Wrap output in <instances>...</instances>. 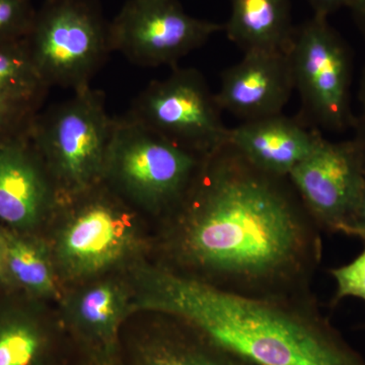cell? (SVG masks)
Listing matches in <instances>:
<instances>
[{
  "label": "cell",
  "mask_w": 365,
  "mask_h": 365,
  "mask_svg": "<svg viewBox=\"0 0 365 365\" xmlns=\"http://www.w3.org/2000/svg\"><path fill=\"white\" fill-rule=\"evenodd\" d=\"M158 222L155 262L173 272L245 297L314 295L322 230L287 177L262 172L228 143L203 158Z\"/></svg>",
  "instance_id": "obj_1"
},
{
  "label": "cell",
  "mask_w": 365,
  "mask_h": 365,
  "mask_svg": "<svg viewBox=\"0 0 365 365\" xmlns=\"http://www.w3.org/2000/svg\"><path fill=\"white\" fill-rule=\"evenodd\" d=\"M132 314L181 319L257 365H365L316 295L270 299L230 294L143 259L126 271Z\"/></svg>",
  "instance_id": "obj_2"
},
{
  "label": "cell",
  "mask_w": 365,
  "mask_h": 365,
  "mask_svg": "<svg viewBox=\"0 0 365 365\" xmlns=\"http://www.w3.org/2000/svg\"><path fill=\"white\" fill-rule=\"evenodd\" d=\"M48 225L54 227L46 237L64 289L125 272L153 253L143 215L103 182L60 200Z\"/></svg>",
  "instance_id": "obj_3"
},
{
  "label": "cell",
  "mask_w": 365,
  "mask_h": 365,
  "mask_svg": "<svg viewBox=\"0 0 365 365\" xmlns=\"http://www.w3.org/2000/svg\"><path fill=\"white\" fill-rule=\"evenodd\" d=\"M203 158L126 114L115 118L102 182L141 215L158 222L182 200Z\"/></svg>",
  "instance_id": "obj_4"
},
{
  "label": "cell",
  "mask_w": 365,
  "mask_h": 365,
  "mask_svg": "<svg viewBox=\"0 0 365 365\" xmlns=\"http://www.w3.org/2000/svg\"><path fill=\"white\" fill-rule=\"evenodd\" d=\"M114 120L104 95L90 86L31 122L34 145L59 201L102 182Z\"/></svg>",
  "instance_id": "obj_5"
},
{
  "label": "cell",
  "mask_w": 365,
  "mask_h": 365,
  "mask_svg": "<svg viewBox=\"0 0 365 365\" xmlns=\"http://www.w3.org/2000/svg\"><path fill=\"white\" fill-rule=\"evenodd\" d=\"M24 41L45 85L72 91L90 86L112 52L95 0H45Z\"/></svg>",
  "instance_id": "obj_6"
},
{
  "label": "cell",
  "mask_w": 365,
  "mask_h": 365,
  "mask_svg": "<svg viewBox=\"0 0 365 365\" xmlns=\"http://www.w3.org/2000/svg\"><path fill=\"white\" fill-rule=\"evenodd\" d=\"M222 109L202 74L175 68L134 100L129 117L185 150L205 157L228 141Z\"/></svg>",
  "instance_id": "obj_7"
},
{
  "label": "cell",
  "mask_w": 365,
  "mask_h": 365,
  "mask_svg": "<svg viewBox=\"0 0 365 365\" xmlns=\"http://www.w3.org/2000/svg\"><path fill=\"white\" fill-rule=\"evenodd\" d=\"M294 88L314 123L342 132L354 126L350 109L351 57L327 18L314 16L294 31L289 50Z\"/></svg>",
  "instance_id": "obj_8"
},
{
  "label": "cell",
  "mask_w": 365,
  "mask_h": 365,
  "mask_svg": "<svg viewBox=\"0 0 365 365\" xmlns=\"http://www.w3.org/2000/svg\"><path fill=\"white\" fill-rule=\"evenodd\" d=\"M223 30L194 18L178 0H127L109 23L110 46L136 66H175Z\"/></svg>",
  "instance_id": "obj_9"
},
{
  "label": "cell",
  "mask_w": 365,
  "mask_h": 365,
  "mask_svg": "<svg viewBox=\"0 0 365 365\" xmlns=\"http://www.w3.org/2000/svg\"><path fill=\"white\" fill-rule=\"evenodd\" d=\"M57 317L79 362L122 365V335L132 314L126 273H114L72 285L57 302Z\"/></svg>",
  "instance_id": "obj_10"
},
{
  "label": "cell",
  "mask_w": 365,
  "mask_h": 365,
  "mask_svg": "<svg viewBox=\"0 0 365 365\" xmlns=\"http://www.w3.org/2000/svg\"><path fill=\"white\" fill-rule=\"evenodd\" d=\"M288 179L319 230L343 234L365 185L359 146L353 139L333 143L322 137Z\"/></svg>",
  "instance_id": "obj_11"
},
{
  "label": "cell",
  "mask_w": 365,
  "mask_h": 365,
  "mask_svg": "<svg viewBox=\"0 0 365 365\" xmlns=\"http://www.w3.org/2000/svg\"><path fill=\"white\" fill-rule=\"evenodd\" d=\"M59 198L30 133L0 137V225L40 234L51 220Z\"/></svg>",
  "instance_id": "obj_12"
},
{
  "label": "cell",
  "mask_w": 365,
  "mask_h": 365,
  "mask_svg": "<svg viewBox=\"0 0 365 365\" xmlns=\"http://www.w3.org/2000/svg\"><path fill=\"white\" fill-rule=\"evenodd\" d=\"M46 302L19 292L0 297V365H76V350Z\"/></svg>",
  "instance_id": "obj_13"
},
{
  "label": "cell",
  "mask_w": 365,
  "mask_h": 365,
  "mask_svg": "<svg viewBox=\"0 0 365 365\" xmlns=\"http://www.w3.org/2000/svg\"><path fill=\"white\" fill-rule=\"evenodd\" d=\"M146 318L122 335L124 365H257L213 342L181 319L163 314Z\"/></svg>",
  "instance_id": "obj_14"
},
{
  "label": "cell",
  "mask_w": 365,
  "mask_h": 365,
  "mask_svg": "<svg viewBox=\"0 0 365 365\" xmlns=\"http://www.w3.org/2000/svg\"><path fill=\"white\" fill-rule=\"evenodd\" d=\"M294 88L289 53H245L223 71L215 100L222 111L253 121L282 114Z\"/></svg>",
  "instance_id": "obj_15"
},
{
  "label": "cell",
  "mask_w": 365,
  "mask_h": 365,
  "mask_svg": "<svg viewBox=\"0 0 365 365\" xmlns=\"http://www.w3.org/2000/svg\"><path fill=\"white\" fill-rule=\"evenodd\" d=\"M322 136L283 114L242 122L230 129L227 143L257 169L287 177L318 145Z\"/></svg>",
  "instance_id": "obj_16"
},
{
  "label": "cell",
  "mask_w": 365,
  "mask_h": 365,
  "mask_svg": "<svg viewBox=\"0 0 365 365\" xmlns=\"http://www.w3.org/2000/svg\"><path fill=\"white\" fill-rule=\"evenodd\" d=\"M223 31L245 53H289L295 31L290 0H230Z\"/></svg>",
  "instance_id": "obj_17"
},
{
  "label": "cell",
  "mask_w": 365,
  "mask_h": 365,
  "mask_svg": "<svg viewBox=\"0 0 365 365\" xmlns=\"http://www.w3.org/2000/svg\"><path fill=\"white\" fill-rule=\"evenodd\" d=\"M4 237V263L14 292L43 302H58L64 287L47 237L6 227Z\"/></svg>",
  "instance_id": "obj_18"
},
{
  "label": "cell",
  "mask_w": 365,
  "mask_h": 365,
  "mask_svg": "<svg viewBox=\"0 0 365 365\" xmlns=\"http://www.w3.org/2000/svg\"><path fill=\"white\" fill-rule=\"evenodd\" d=\"M47 88L25 41H0V96L39 102Z\"/></svg>",
  "instance_id": "obj_19"
},
{
  "label": "cell",
  "mask_w": 365,
  "mask_h": 365,
  "mask_svg": "<svg viewBox=\"0 0 365 365\" xmlns=\"http://www.w3.org/2000/svg\"><path fill=\"white\" fill-rule=\"evenodd\" d=\"M329 273L336 283L331 307H335L347 297L365 302V244L361 253L354 260L340 267L330 269Z\"/></svg>",
  "instance_id": "obj_20"
},
{
  "label": "cell",
  "mask_w": 365,
  "mask_h": 365,
  "mask_svg": "<svg viewBox=\"0 0 365 365\" xmlns=\"http://www.w3.org/2000/svg\"><path fill=\"white\" fill-rule=\"evenodd\" d=\"M35 14L32 0H0V41L24 39Z\"/></svg>",
  "instance_id": "obj_21"
},
{
  "label": "cell",
  "mask_w": 365,
  "mask_h": 365,
  "mask_svg": "<svg viewBox=\"0 0 365 365\" xmlns=\"http://www.w3.org/2000/svg\"><path fill=\"white\" fill-rule=\"evenodd\" d=\"M35 101L0 96V137L16 129L26 115L32 112Z\"/></svg>",
  "instance_id": "obj_22"
},
{
  "label": "cell",
  "mask_w": 365,
  "mask_h": 365,
  "mask_svg": "<svg viewBox=\"0 0 365 365\" xmlns=\"http://www.w3.org/2000/svg\"><path fill=\"white\" fill-rule=\"evenodd\" d=\"M343 234L359 237L365 244V185L356 207L353 211L351 218L346 225Z\"/></svg>",
  "instance_id": "obj_23"
},
{
  "label": "cell",
  "mask_w": 365,
  "mask_h": 365,
  "mask_svg": "<svg viewBox=\"0 0 365 365\" xmlns=\"http://www.w3.org/2000/svg\"><path fill=\"white\" fill-rule=\"evenodd\" d=\"M314 16L327 18L331 14L339 11L342 7H347L350 0H309Z\"/></svg>",
  "instance_id": "obj_24"
},
{
  "label": "cell",
  "mask_w": 365,
  "mask_h": 365,
  "mask_svg": "<svg viewBox=\"0 0 365 365\" xmlns=\"http://www.w3.org/2000/svg\"><path fill=\"white\" fill-rule=\"evenodd\" d=\"M0 290L14 292L7 276L6 263H4V237L2 225H0Z\"/></svg>",
  "instance_id": "obj_25"
},
{
  "label": "cell",
  "mask_w": 365,
  "mask_h": 365,
  "mask_svg": "<svg viewBox=\"0 0 365 365\" xmlns=\"http://www.w3.org/2000/svg\"><path fill=\"white\" fill-rule=\"evenodd\" d=\"M347 7L351 11L353 18L365 35V0H350Z\"/></svg>",
  "instance_id": "obj_26"
},
{
  "label": "cell",
  "mask_w": 365,
  "mask_h": 365,
  "mask_svg": "<svg viewBox=\"0 0 365 365\" xmlns=\"http://www.w3.org/2000/svg\"><path fill=\"white\" fill-rule=\"evenodd\" d=\"M354 126L356 128V136L353 138V140L359 146L365 169V116L364 115H362L359 120L355 121Z\"/></svg>",
  "instance_id": "obj_27"
},
{
  "label": "cell",
  "mask_w": 365,
  "mask_h": 365,
  "mask_svg": "<svg viewBox=\"0 0 365 365\" xmlns=\"http://www.w3.org/2000/svg\"><path fill=\"white\" fill-rule=\"evenodd\" d=\"M359 98L362 107V115L365 116V68L360 79Z\"/></svg>",
  "instance_id": "obj_28"
},
{
  "label": "cell",
  "mask_w": 365,
  "mask_h": 365,
  "mask_svg": "<svg viewBox=\"0 0 365 365\" xmlns=\"http://www.w3.org/2000/svg\"><path fill=\"white\" fill-rule=\"evenodd\" d=\"M76 365H88V364H83V362H78V364H76ZM122 365H124V364H122Z\"/></svg>",
  "instance_id": "obj_29"
},
{
  "label": "cell",
  "mask_w": 365,
  "mask_h": 365,
  "mask_svg": "<svg viewBox=\"0 0 365 365\" xmlns=\"http://www.w3.org/2000/svg\"><path fill=\"white\" fill-rule=\"evenodd\" d=\"M362 328H364V330H365V324H364V326H362Z\"/></svg>",
  "instance_id": "obj_30"
}]
</instances>
